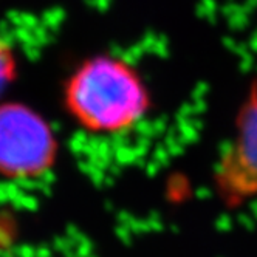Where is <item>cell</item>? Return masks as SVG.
Returning a JSON list of instances; mask_svg holds the SVG:
<instances>
[{"instance_id":"cell-4","label":"cell","mask_w":257,"mask_h":257,"mask_svg":"<svg viewBox=\"0 0 257 257\" xmlns=\"http://www.w3.org/2000/svg\"><path fill=\"white\" fill-rule=\"evenodd\" d=\"M14 67H16V61L11 48L0 41V91L13 79Z\"/></svg>"},{"instance_id":"cell-2","label":"cell","mask_w":257,"mask_h":257,"mask_svg":"<svg viewBox=\"0 0 257 257\" xmlns=\"http://www.w3.org/2000/svg\"><path fill=\"white\" fill-rule=\"evenodd\" d=\"M56 138L47 121L22 104L0 105V175L33 178L56 157Z\"/></svg>"},{"instance_id":"cell-3","label":"cell","mask_w":257,"mask_h":257,"mask_svg":"<svg viewBox=\"0 0 257 257\" xmlns=\"http://www.w3.org/2000/svg\"><path fill=\"white\" fill-rule=\"evenodd\" d=\"M214 183L226 205L257 200V90L238 110L234 134L217 161Z\"/></svg>"},{"instance_id":"cell-1","label":"cell","mask_w":257,"mask_h":257,"mask_svg":"<svg viewBox=\"0 0 257 257\" xmlns=\"http://www.w3.org/2000/svg\"><path fill=\"white\" fill-rule=\"evenodd\" d=\"M64 102L85 131L112 135L125 132L144 118L149 93L131 64L115 56H96L68 78Z\"/></svg>"}]
</instances>
